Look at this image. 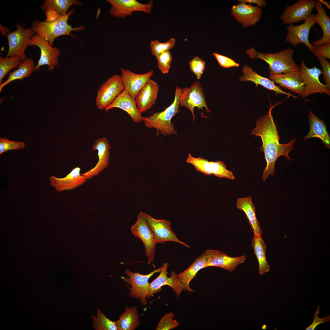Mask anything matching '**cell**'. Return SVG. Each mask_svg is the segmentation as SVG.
Instances as JSON below:
<instances>
[{"instance_id":"obj_1","label":"cell","mask_w":330,"mask_h":330,"mask_svg":"<svg viewBox=\"0 0 330 330\" xmlns=\"http://www.w3.org/2000/svg\"><path fill=\"white\" fill-rule=\"evenodd\" d=\"M270 107L266 115L260 117L256 122V127L251 132L255 137L259 136L261 138L262 145L259 147L260 152H263L266 162L265 168L262 176L264 182L269 175L273 176L275 173V164L279 157L283 156L289 160V153L292 150L295 141V138L289 143L281 144L279 143V136L278 127L273 121L271 111L275 106L281 102H276L272 105L270 99Z\"/></svg>"},{"instance_id":"obj_2","label":"cell","mask_w":330,"mask_h":330,"mask_svg":"<svg viewBox=\"0 0 330 330\" xmlns=\"http://www.w3.org/2000/svg\"><path fill=\"white\" fill-rule=\"evenodd\" d=\"M246 52L251 59H260L266 62L269 66L270 75L299 71V67L293 58L294 52L292 49L266 53L258 51L252 47Z\"/></svg>"},{"instance_id":"obj_3","label":"cell","mask_w":330,"mask_h":330,"mask_svg":"<svg viewBox=\"0 0 330 330\" xmlns=\"http://www.w3.org/2000/svg\"><path fill=\"white\" fill-rule=\"evenodd\" d=\"M74 12V9L71 10L66 15L52 22L34 20L32 23L31 28L34 34L47 40L53 46L55 39L57 37L64 35L75 37L71 34V31H80L85 29L83 25L73 28L68 24V21L69 17Z\"/></svg>"},{"instance_id":"obj_4","label":"cell","mask_w":330,"mask_h":330,"mask_svg":"<svg viewBox=\"0 0 330 330\" xmlns=\"http://www.w3.org/2000/svg\"><path fill=\"white\" fill-rule=\"evenodd\" d=\"M181 89L177 86L175 92L174 101L172 104L161 112L154 113L148 117H142V121L147 127L154 128L162 135L165 136L177 134L173 124L171 122L172 118L180 111L179 98Z\"/></svg>"},{"instance_id":"obj_5","label":"cell","mask_w":330,"mask_h":330,"mask_svg":"<svg viewBox=\"0 0 330 330\" xmlns=\"http://www.w3.org/2000/svg\"><path fill=\"white\" fill-rule=\"evenodd\" d=\"M161 270L160 267L148 274L143 275L138 272L134 273L128 269H125L124 273L128 277H122L121 278L131 286V287H127L130 291L128 294L129 297L140 300L141 304L143 306H146L147 303L146 299L149 292L148 280L154 274L160 272Z\"/></svg>"},{"instance_id":"obj_6","label":"cell","mask_w":330,"mask_h":330,"mask_svg":"<svg viewBox=\"0 0 330 330\" xmlns=\"http://www.w3.org/2000/svg\"><path fill=\"white\" fill-rule=\"evenodd\" d=\"M15 25L16 29L9 33L6 36L9 49L6 57L16 56L20 58L22 61L27 58L25 51L29 46V41L34 34L31 28L25 29L16 22Z\"/></svg>"},{"instance_id":"obj_7","label":"cell","mask_w":330,"mask_h":330,"mask_svg":"<svg viewBox=\"0 0 330 330\" xmlns=\"http://www.w3.org/2000/svg\"><path fill=\"white\" fill-rule=\"evenodd\" d=\"M124 90L121 76L114 75L104 82L98 89L95 100L97 107L105 109Z\"/></svg>"},{"instance_id":"obj_8","label":"cell","mask_w":330,"mask_h":330,"mask_svg":"<svg viewBox=\"0 0 330 330\" xmlns=\"http://www.w3.org/2000/svg\"><path fill=\"white\" fill-rule=\"evenodd\" d=\"M29 45L38 46L41 51L38 64L34 67V71H38L41 67L46 65L48 66V70L51 71L58 65L59 63L58 57L61 51L56 47H53L47 40L35 34L31 38Z\"/></svg>"},{"instance_id":"obj_9","label":"cell","mask_w":330,"mask_h":330,"mask_svg":"<svg viewBox=\"0 0 330 330\" xmlns=\"http://www.w3.org/2000/svg\"><path fill=\"white\" fill-rule=\"evenodd\" d=\"M131 230L136 237L140 238L142 241L148 262H153L156 243L153 233L148 225L145 213H140L137 221L131 226Z\"/></svg>"},{"instance_id":"obj_10","label":"cell","mask_w":330,"mask_h":330,"mask_svg":"<svg viewBox=\"0 0 330 330\" xmlns=\"http://www.w3.org/2000/svg\"><path fill=\"white\" fill-rule=\"evenodd\" d=\"M106 1L111 6L110 14L114 17L121 18L130 16L135 12L150 13L154 6L152 0L145 4L136 0H107Z\"/></svg>"},{"instance_id":"obj_11","label":"cell","mask_w":330,"mask_h":330,"mask_svg":"<svg viewBox=\"0 0 330 330\" xmlns=\"http://www.w3.org/2000/svg\"><path fill=\"white\" fill-rule=\"evenodd\" d=\"M299 72L305 85L302 97H305L316 93H324L330 96V89L320 81L319 76L322 72L319 69L315 67L308 68L302 58Z\"/></svg>"},{"instance_id":"obj_12","label":"cell","mask_w":330,"mask_h":330,"mask_svg":"<svg viewBox=\"0 0 330 330\" xmlns=\"http://www.w3.org/2000/svg\"><path fill=\"white\" fill-rule=\"evenodd\" d=\"M179 102L180 106H184L191 111L193 120L196 118L194 114L195 107L202 109L204 107L207 112H211L207 107L202 87L198 81L189 87L181 89Z\"/></svg>"},{"instance_id":"obj_13","label":"cell","mask_w":330,"mask_h":330,"mask_svg":"<svg viewBox=\"0 0 330 330\" xmlns=\"http://www.w3.org/2000/svg\"><path fill=\"white\" fill-rule=\"evenodd\" d=\"M315 5V1L298 0L286 7L281 15L280 20L283 24L289 25L305 21L312 14Z\"/></svg>"},{"instance_id":"obj_14","label":"cell","mask_w":330,"mask_h":330,"mask_svg":"<svg viewBox=\"0 0 330 330\" xmlns=\"http://www.w3.org/2000/svg\"><path fill=\"white\" fill-rule=\"evenodd\" d=\"M316 14L312 13L302 24L288 25L286 28L288 33L285 37V41L294 46L302 43L313 53L314 47L309 42L308 37L310 29L316 23Z\"/></svg>"},{"instance_id":"obj_15","label":"cell","mask_w":330,"mask_h":330,"mask_svg":"<svg viewBox=\"0 0 330 330\" xmlns=\"http://www.w3.org/2000/svg\"><path fill=\"white\" fill-rule=\"evenodd\" d=\"M168 267V262L163 263L159 276L149 283V292L147 299L160 291L162 287L165 285L170 287L174 291L177 297H179L182 291H186L185 288L178 280L177 273L175 271L171 272L170 277H167Z\"/></svg>"},{"instance_id":"obj_16","label":"cell","mask_w":330,"mask_h":330,"mask_svg":"<svg viewBox=\"0 0 330 330\" xmlns=\"http://www.w3.org/2000/svg\"><path fill=\"white\" fill-rule=\"evenodd\" d=\"M148 225L152 231L156 243L163 244L168 241L177 243L185 247L190 246L178 239L171 229L170 222L164 219H156L145 213Z\"/></svg>"},{"instance_id":"obj_17","label":"cell","mask_w":330,"mask_h":330,"mask_svg":"<svg viewBox=\"0 0 330 330\" xmlns=\"http://www.w3.org/2000/svg\"><path fill=\"white\" fill-rule=\"evenodd\" d=\"M231 13L238 22L244 28L255 25L262 16V10L258 6L240 2L234 5L231 9Z\"/></svg>"},{"instance_id":"obj_18","label":"cell","mask_w":330,"mask_h":330,"mask_svg":"<svg viewBox=\"0 0 330 330\" xmlns=\"http://www.w3.org/2000/svg\"><path fill=\"white\" fill-rule=\"evenodd\" d=\"M121 72L124 90L135 99L139 91L151 79L154 71L151 70L144 74H139L121 68Z\"/></svg>"},{"instance_id":"obj_19","label":"cell","mask_w":330,"mask_h":330,"mask_svg":"<svg viewBox=\"0 0 330 330\" xmlns=\"http://www.w3.org/2000/svg\"><path fill=\"white\" fill-rule=\"evenodd\" d=\"M111 148L110 145L106 137L98 138L95 141L92 150H97L98 160L94 167L82 174L87 179L98 175L108 166Z\"/></svg>"},{"instance_id":"obj_20","label":"cell","mask_w":330,"mask_h":330,"mask_svg":"<svg viewBox=\"0 0 330 330\" xmlns=\"http://www.w3.org/2000/svg\"><path fill=\"white\" fill-rule=\"evenodd\" d=\"M206 268L210 266L220 267L232 272L238 266L245 262L246 256L244 255L239 257H231L217 250H208Z\"/></svg>"},{"instance_id":"obj_21","label":"cell","mask_w":330,"mask_h":330,"mask_svg":"<svg viewBox=\"0 0 330 330\" xmlns=\"http://www.w3.org/2000/svg\"><path fill=\"white\" fill-rule=\"evenodd\" d=\"M80 172L81 168L76 167L64 177L58 178L51 176L49 178L50 183L58 193L64 190H72L87 181L86 177L81 174Z\"/></svg>"},{"instance_id":"obj_22","label":"cell","mask_w":330,"mask_h":330,"mask_svg":"<svg viewBox=\"0 0 330 330\" xmlns=\"http://www.w3.org/2000/svg\"><path fill=\"white\" fill-rule=\"evenodd\" d=\"M269 79L280 87L290 90L302 97L305 85L299 71L276 75H270Z\"/></svg>"},{"instance_id":"obj_23","label":"cell","mask_w":330,"mask_h":330,"mask_svg":"<svg viewBox=\"0 0 330 330\" xmlns=\"http://www.w3.org/2000/svg\"><path fill=\"white\" fill-rule=\"evenodd\" d=\"M114 108H119L126 112L135 123H140L142 121L141 112L137 106L135 99L125 90L105 110L107 112Z\"/></svg>"},{"instance_id":"obj_24","label":"cell","mask_w":330,"mask_h":330,"mask_svg":"<svg viewBox=\"0 0 330 330\" xmlns=\"http://www.w3.org/2000/svg\"><path fill=\"white\" fill-rule=\"evenodd\" d=\"M159 90L158 84L151 79L139 91L135 100L141 113L146 112L155 104Z\"/></svg>"},{"instance_id":"obj_25","label":"cell","mask_w":330,"mask_h":330,"mask_svg":"<svg viewBox=\"0 0 330 330\" xmlns=\"http://www.w3.org/2000/svg\"><path fill=\"white\" fill-rule=\"evenodd\" d=\"M242 72L243 75L239 78V79L242 82L250 81L255 83L257 87L258 85L262 86L268 90L274 91L277 95L282 94L296 98V96L282 90L270 79L258 75L248 65L244 66Z\"/></svg>"},{"instance_id":"obj_26","label":"cell","mask_w":330,"mask_h":330,"mask_svg":"<svg viewBox=\"0 0 330 330\" xmlns=\"http://www.w3.org/2000/svg\"><path fill=\"white\" fill-rule=\"evenodd\" d=\"M308 117L309 118L310 131L303 138L306 140L309 138H317L323 141L326 148H330V137L324 120L321 119L309 109Z\"/></svg>"},{"instance_id":"obj_27","label":"cell","mask_w":330,"mask_h":330,"mask_svg":"<svg viewBox=\"0 0 330 330\" xmlns=\"http://www.w3.org/2000/svg\"><path fill=\"white\" fill-rule=\"evenodd\" d=\"M208 255L206 251L197 257L189 266L183 272L177 274L178 280L189 292H193L194 290L189 287L190 282L201 269L206 268L208 261Z\"/></svg>"},{"instance_id":"obj_28","label":"cell","mask_w":330,"mask_h":330,"mask_svg":"<svg viewBox=\"0 0 330 330\" xmlns=\"http://www.w3.org/2000/svg\"><path fill=\"white\" fill-rule=\"evenodd\" d=\"M237 208L245 213L254 235L261 236L262 232L255 215L256 209L250 196L239 198L236 203Z\"/></svg>"},{"instance_id":"obj_29","label":"cell","mask_w":330,"mask_h":330,"mask_svg":"<svg viewBox=\"0 0 330 330\" xmlns=\"http://www.w3.org/2000/svg\"><path fill=\"white\" fill-rule=\"evenodd\" d=\"M315 7L317 11L316 23L318 24L323 32L322 37L318 40L312 42L314 46H318L330 43V18L318 0H315Z\"/></svg>"},{"instance_id":"obj_30","label":"cell","mask_w":330,"mask_h":330,"mask_svg":"<svg viewBox=\"0 0 330 330\" xmlns=\"http://www.w3.org/2000/svg\"><path fill=\"white\" fill-rule=\"evenodd\" d=\"M115 322L118 330H135L140 324L137 307L126 306L123 313Z\"/></svg>"},{"instance_id":"obj_31","label":"cell","mask_w":330,"mask_h":330,"mask_svg":"<svg viewBox=\"0 0 330 330\" xmlns=\"http://www.w3.org/2000/svg\"><path fill=\"white\" fill-rule=\"evenodd\" d=\"M35 66L34 61L31 58H27L22 61L17 69L10 73L7 79L0 84V92L11 82L16 80H21L30 77L34 71Z\"/></svg>"},{"instance_id":"obj_32","label":"cell","mask_w":330,"mask_h":330,"mask_svg":"<svg viewBox=\"0 0 330 330\" xmlns=\"http://www.w3.org/2000/svg\"><path fill=\"white\" fill-rule=\"evenodd\" d=\"M252 246L258 262L259 273L262 275L268 272L270 267L266 255V246L261 236L254 235L252 239Z\"/></svg>"},{"instance_id":"obj_33","label":"cell","mask_w":330,"mask_h":330,"mask_svg":"<svg viewBox=\"0 0 330 330\" xmlns=\"http://www.w3.org/2000/svg\"><path fill=\"white\" fill-rule=\"evenodd\" d=\"M82 3L78 0H45L41 8L45 12L52 9L61 16L66 15L69 8L73 5H81Z\"/></svg>"},{"instance_id":"obj_34","label":"cell","mask_w":330,"mask_h":330,"mask_svg":"<svg viewBox=\"0 0 330 330\" xmlns=\"http://www.w3.org/2000/svg\"><path fill=\"white\" fill-rule=\"evenodd\" d=\"M93 320L92 327L96 330H118L115 321L107 318L99 309H97L96 316L91 317Z\"/></svg>"},{"instance_id":"obj_35","label":"cell","mask_w":330,"mask_h":330,"mask_svg":"<svg viewBox=\"0 0 330 330\" xmlns=\"http://www.w3.org/2000/svg\"><path fill=\"white\" fill-rule=\"evenodd\" d=\"M22 62L20 58L16 56L3 57H0V84L3 79L12 69L18 67Z\"/></svg>"},{"instance_id":"obj_36","label":"cell","mask_w":330,"mask_h":330,"mask_svg":"<svg viewBox=\"0 0 330 330\" xmlns=\"http://www.w3.org/2000/svg\"><path fill=\"white\" fill-rule=\"evenodd\" d=\"M186 162L193 165L197 171L207 175L213 174L210 161L207 159L200 157H194L189 154Z\"/></svg>"},{"instance_id":"obj_37","label":"cell","mask_w":330,"mask_h":330,"mask_svg":"<svg viewBox=\"0 0 330 330\" xmlns=\"http://www.w3.org/2000/svg\"><path fill=\"white\" fill-rule=\"evenodd\" d=\"M175 44V40L171 38L166 42H162L157 39L151 40L149 43L152 54L156 57L161 53L173 48Z\"/></svg>"},{"instance_id":"obj_38","label":"cell","mask_w":330,"mask_h":330,"mask_svg":"<svg viewBox=\"0 0 330 330\" xmlns=\"http://www.w3.org/2000/svg\"><path fill=\"white\" fill-rule=\"evenodd\" d=\"M212 174L214 176L219 178H225L230 180H234L235 177L233 173L227 170L224 162L218 160L215 161H210Z\"/></svg>"},{"instance_id":"obj_39","label":"cell","mask_w":330,"mask_h":330,"mask_svg":"<svg viewBox=\"0 0 330 330\" xmlns=\"http://www.w3.org/2000/svg\"><path fill=\"white\" fill-rule=\"evenodd\" d=\"M159 70L164 74L168 73L172 61L173 57L170 50L165 51L156 57Z\"/></svg>"},{"instance_id":"obj_40","label":"cell","mask_w":330,"mask_h":330,"mask_svg":"<svg viewBox=\"0 0 330 330\" xmlns=\"http://www.w3.org/2000/svg\"><path fill=\"white\" fill-rule=\"evenodd\" d=\"M172 312L166 314L161 319L156 328V330H169L177 327L179 324L176 319H174Z\"/></svg>"},{"instance_id":"obj_41","label":"cell","mask_w":330,"mask_h":330,"mask_svg":"<svg viewBox=\"0 0 330 330\" xmlns=\"http://www.w3.org/2000/svg\"><path fill=\"white\" fill-rule=\"evenodd\" d=\"M24 143L22 141H10L6 138H0V154L10 150H18L24 148Z\"/></svg>"},{"instance_id":"obj_42","label":"cell","mask_w":330,"mask_h":330,"mask_svg":"<svg viewBox=\"0 0 330 330\" xmlns=\"http://www.w3.org/2000/svg\"><path fill=\"white\" fill-rule=\"evenodd\" d=\"M191 71L196 76L198 79H200L205 69L206 63L197 56L195 57L189 62Z\"/></svg>"},{"instance_id":"obj_43","label":"cell","mask_w":330,"mask_h":330,"mask_svg":"<svg viewBox=\"0 0 330 330\" xmlns=\"http://www.w3.org/2000/svg\"><path fill=\"white\" fill-rule=\"evenodd\" d=\"M213 55L217 60L219 65L223 68L238 67L240 65L239 64L228 57L216 53H213Z\"/></svg>"},{"instance_id":"obj_44","label":"cell","mask_w":330,"mask_h":330,"mask_svg":"<svg viewBox=\"0 0 330 330\" xmlns=\"http://www.w3.org/2000/svg\"><path fill=\"white\" fill-rule=\"evenodd\" d=\"M317 57L321 66L322 74L326 85L330 89V63L325 58L319 56Z\"/></svg>"},{"instance_id":"obj_45","label":"cell","mask_w":330,"mask_h":330,"mask_svg":"<svg viewBox=\"0 0 330 330\" xmlns=\"http://www.w3.org/2000/svg\"><path fill=\"white\" fill-rule=\"evenodd\" d=\"M314 46V50L313 53L315 56L330 59V43Z\"/></svg>"},{"instance_id":"obj_46","label":"cell","mask_w":330,"mask_h":330,"mask_svg":"<svg viewBox=\"0 0 330 330\" xmlns=\"http://www.w3.org/2000/svg\"><path fill=\"white\" fill-rule=\"evenodd\" d=\"M320 307L317 306V309L314 314V321L313 323L308 327H306L305 330H314L316 327L318 325L328 322L330 321V316H328L320 318L318 317V315L320 312Z\"/></svg>"},{"instance_id":"obj_47","label":"cell","mask_w":330,"mask_h":330,"mask_svg":"<svg viewBox=\"0 0 330 330\" xmlns=\"http://www.w3.org/2000/svg\"><path fill=\"white\" fill-rule=\"evenodd\" d=\"M46 18V21L50 22L56 20L61 16L58 13L52 9H49L45 12Z\"/></svg>"},{"instance_id":"obj_48","label":"cell","mask_w":330,"mask_h":330,"mask_svg":"<svg viewBox=\"0 0 330 330\" xmlns=\"http://www.w3.org/2000/svg\"><path fill=\"white\" fill-rule=\"evenodd\" d=\"M238 2L245 3H254L260 7H265L266 6V1L264 0H238Z\"/></svg>"},{"instance_id":"obj_49","label":"cell","mask_w":330,"mask_h":330,"mask_svg":"<svg viewBox=\"0 0 330 330\" xmlns=\"http://www.w3.org/2000/svg\"><path fill=\"white\" fill-rule=\"evenodd\" d=\"M321 3L324 4L329 9H330V5L327 1H324L323 0H318Z\"/></svg>"}]
</instances>
